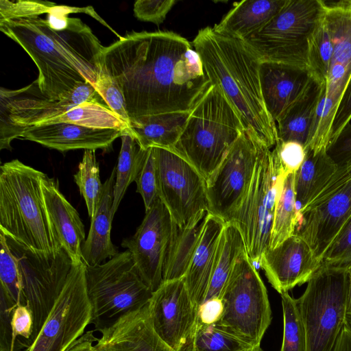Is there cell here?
I'll use <instances>...</instances> for the list:
<instances>
[{"mask_svg":"<svg viewBox=\"0 0 351 351\" xmlns=\"http://www.w3.org/2000/svg\"><path fill=\"white\" fill-rule=\"evenodd\" d=\"M347 171L348 173L351 176V162H349L347 165Z\"/></svg>","mask_w":351,"mask_h":351,"instance_id":"obj_53","label":"cell"},{"mask_svg":"<svg viewBox=\"0 0 351 351\" xmlns=\"http://www.w3.org/2000/svg\"><path fill=\"white\" fill-rule=\"evenodd\" d=\"M41 185L49 219L58 242L73 265L83 262L82 245L86 234L78 212L61 193L57 180L45 174Z\"/></svg>","mask_w":351,"mask_h":351,"instance_id":"obj_24","label":"cell"},{"mask_svg":"<svg viewBox=\"0 0 351 351\" xmlns=\"http://www.w3.org/2000/svg\"><path fill=\"white\" fill-rule=\"evenodd\" d=\"M99 62L121 90L130 121L190 112L211 84L191 43L171 31L128 33L104 47Z\"/></svg>","mask_w":351,"mask_h":351,"instance_id":"obj_1","label":"cell"},{"mask_svg":"<svg viewBox=\"0 0 351 351\" xmlns=\"http://www.w3.org/2000/svg\"><path fill=\"white\" fill-rule=\"evenodd\" d=\"M274 148L285 172L287 174L296 173L305 159V147L296 141L278 140Z\"/></svg>","mask_w":351,"mask_h":351,"instance_id":"obj_45","label":"cell"},{"mask_svg":"<svg viewBox=\"0 0 351 351\" xmlns=\"http://www.w3.org/2000/svg\"><path fill=\"white\" fill-rule=\"evenodd\" d=\"M295 233L322 261L351 219V180L324 201L298 213Z\"/></svg>","mask_w":351,"mask_h":351,"instance_id":"obj_19","label":"cell"},{"mask_svg":"<svg viewBox=\"0 0 351 351\" xmlns=\"http://www.w3.org/2000/svg\"><path fill=\"white\" fill-rule=\"evenodd\" d=\"M247 351H263V350L260 346L253 347V348L247 350Z\"/></svg>","mask_w":351,"mask_h":351,"instance_id":"obj_52","label":"cell"},{"mask_svg":"<svg viewBox=\"0 0 351 351\" xmlns=\"http://www.w3.org/2000/svg\"><path fill=\"white\" fill-rule=\"evenodd\" d=\"M221 298L223 311L215 324L252 348L260 346L271 309L266 287L247 252L237 260Z\"/></svg>","mask_w":351,"mask_h":351,"instance_id":"obj_10","label":"cell"},{"mask_svg":"<svg viewBox=\"0 0 351 351\" xmlns=\"http://www.w3.org/2000/svg\"><path fill=\"white\" fill-rule=\"evenodd\" d=\"M125 130L93 128L69 123L15 126L8 136L5 148L11 150V142L16 138L23 137L62 152L80 149L107 150Z\"/></svg>","mask_w":351,"mask_h":351,"instance_id":"obj_20","label":"cell"},{"mask_svg":"<svg viewBox=\"0 0 351 351\" xmlns=\"http://www.w3.org/2000/svg\"><path fill=\"white\" fill-rule=\"evenodd\" d=\"M250 345L215 324L198 323L180 351H247Z\"/></svg>","mask_w":351,"mask_h":351,"instance_id":"obj_36","label":"cell"},{"mask_svg":"<svg viewBox=\"0 0 351 351\" xmlns=\"http://www.w3.org/2000/svg\"><path fill=\"white\" fill-rule=\"evenodd\" d=\"M225 224L223 220L208 213L183 278L191 300L198 308L207 293Z\"/></svg>","mask_w":351,"mask_h":351,"instance_id":"obj_25","label":"cell"},{"mask_svg":"<svg viewBox=\"0 0 351 351\" xmlns=\"http://www.w3.org/2000/svg\"><path fill=\"white\" fill-rule=\"evenodd\" d=\"M12 335L13 349L14 344L18 337H21L25 339L23 343H21L20 347H22L30 340L32 328H33V318L32 313L27 306L19 305L13 311L11 315L10 321Z\"/></svg>","mask_w":351,"mask_h":351,"instance_id":"obj_46","label":"cell"},{"mask_svg":"<svg viewBox=\"0 0 351 351\" xmlns=\"http://www.w3.org/2000/svg\"><path fill=\"white\" fill-rule=\"evenodd\" d=\"M287 174L276 151L258 143V156L248 191L231 221L239 230L247 254L259 264L269 249L278 196Z\"/></svg>","mask_w":351,"mask_h":351,"instance_id":"obj_8","label":"cell"},{"mask_svg":"<svg viewBox=\"0 0 351 351\" xmlns=\"http://www.w3.org/2000/svg\"><path fill=\"white\" fill-rule=\"evenodd\" d=\"M192 44L210 84L223 92L245 130L258 144L273 148L278 141L277 128L262 95L260 59L242 39L214 27L199 30Z\"/></svg>","mask_w":351,"mask_h":351,"instance_id":"obj_3","label":"cell"},{"mask_svg":"<svg viewBox=\"0 0 351 351\" xmlns=\"http://www.w3.org/2000/svg\"><path fill=\"white\" fill-rule=\"evenodd\" d=\"M324 84L311 77L304 92L276 121L278 141H296L306 147Z\"/></svg>","mask_w":351,"mask_h":351,"instance_id":"obj_27","label":"cell"},{"mask_svg":"<svg viewBox=\"0 0 351 351\" xmlns=\"http://www.w3.org/2000/svg\"><path fill=\"white\" fill-rule=\"evenodd\" d=\"M325 12L322 0H288L269 22L242 40L261 61L308 69L311 40Z\"/></svg>","mask_w":351,"mask_h":351,"instance_id":"obj_7","label":"cell"},{"mask_svg":"<svg viewBox=\"0 0 351 351\" xmlns=\"http://www.w3.org/2000/svg\"><path fill=\"white\" fill-rule=\"evenodd\" d=\"M223 311L221 298L205 300L198 308V321L204 324H215L219 321Z\"/></svg>","mask_w":351,"mask_h":351,"instance_id":"obj_49","label":"cell"},{"mask_svg":"<svg viewBox=\"0 0 351 351\" xmlns=\"http://www.w3.org/2000/svg\"><path fill=\"white\" fill-rule=\"evenodd\" d=\"M246 252L243 237L232 223H226L205 300L221 298L239 258Z\"/></svg>","mask_w":351,"mask_h":351,"instance_id":"obj_31","label":"cell"},{"mask_svg":"<svg viewBox=\"0 0 351 351\" xmlns=\"http://www.w3.org/2000/svg\"><path fill=\"white\" fill-rule=\"evenodd\" d=\"M176 3L175 0H138L134 4V14L140 21L159 25Z\"/></svg>","mask_w":351,"mask_h":351,"instance_id":"obj_44","label":"cell"},{"mask_svg":"<svg viewBox=\"0 0 351 351\" xmlns=\"http://www.w3.org/2000/svg\"><path fill=\"white\" fill-rule=\"evenodd\" d=\"M0 29L34 62L35 83L43 96L58 100L82 84H95L104 46L80 19L69 17L62 30L39 16L11 19L0 21Z\"/></svg>","mask_w":351,"mask_h":351,"instance_id":"obj_2","label":"cell"},{"mask_svg":"<svg viewBox=\"0 0 351 351\" xmlns=\"http://www.w3.org/2000/svg\"><path fill=\"white\" fill-rule=\"evenodd\" d=\"M176 223L158 198L145 215L134 234L121 246L130 251L143 281L154 292L163 282L165 264Z\"/></svg>","mask_w":351,"mask_h":351,"instance_id":"obj_17","label":"cell"},{"mask_svg":"<svg viewBox=\"0 0 351 351\" xmlns=\"http://www.w3.org/2000/svg\"><path fill=\"white\" fill-rule=\"evenodd\" d=\"M86 265H73L64 286L36 337L23 351H66L92 319Z\"/></svg>","mask_w":351,"mask_h":351,"instance_id":"obj_14","label":"cell"},{"mask_svg":"<svg viewBox=\"0 0 351 351\" xmlns=\"http://www.w3.org/2000/svg\"><path fill=\"white\" fill-rule=\"evenodd\" d=\"M116 167L103 184L101 195L90 218L88 237L82 245V258L86 266H96L116 256L119 252L111 241L112 207Z\"/></svg>","mask_w":351,"mask_h":351,"instance_id":"obj_26","label":"cell"},{"mask_svg":"<svg viewBox=\"0 0 351 351\" xmlns=\"http://www.w3.org/2000/svg\"><path fill=\"white\" fill-rule=\"evenodd\" d=\"M153 148L159 198L178 226L189 227L208 213L206 180L175 151Z\"/></svg>","mask_w":351,"mask_h":351,"instance_id":"obj_13","label":"cell"},{"mask_svg":"<svg viewBox=\"0 0 351 351\" xmlns=\"http://www.w3.org/2000/svg\"><path fill=\"white\" fill-rule=\"evenodd\" d=\"M258 265L280 294L308 282L321 267L310 246L297 233L266 250Z\"/></svg>","mask_w":351,"mask_h":351,"instance_id":"obj_21","label":"cell"},{"mask_svg":"<svg viewBox=\"0 0 351 351\" xmlns=\"http://www.w3.org/2000/svg\"><path fill=\"white\" fill-rule=\"evenodd\" d=\"M134 182L136 184V192L143 198L146 212L159 198L156 160L153 147L147 149L143 157Z\"/></svg>","mask_w":351,"mask_h":351,"instance_id":"obj_40","label":"cell"},{"mask_svg":"<svg viewBox=\"0 0 351 351\" xmlns=\"http://www.w3.org/2000/svg\"><path fill=\"white\" fill-rule=\"evenodd\" d=\"M97 337L93 330L87 331L76 340L66 351H98L95 347Z\"/></svg>","mask_w":351,"mask_h":351,"instance_id":"obj_50","label":"cell"},{"mask_svg":"<svg viewBox=\"0 0 351 351\" xmlns=\"http://www.w3.org/2000/svg\"><path fill=\"white\" fill-rule=\"evenodd\" d=\"M244 130L240 117L223 92L210 84L190 111L172 150L188 160L206 180Z\"/></svg>","mask_w":351,"mask_h":351,"instance_id":"obj_5","label":"cell"},{"mask_svg":"<svg viewBox=\"0 0 351 351\" xmlns=\"http://www.w3.org/2000/svg\"><path fill=\"white\" fill-rule=\"evenodd\" d=\"M258 143L244 130L217 169L206 180L208 213L231 221L252 180Z\"/></svg>","mask_w":351,"mask_h":351,"instance_id":"obj_15","label":"cell"},{"mask_svg":"<svg viewBox=\"0 0 351 351\" xmlns=\"http://www.w3.org/2000/svg\"><path fill=\"white\" fill-rule=\"evenodd\" d=\"M288 0H244L236 2L213 27L227 35L242 39L269 22Z\"/></svg>","mask_w":351,"mask_h":351,"instance_id":"obj_28","label":"cell"},{"mask_svg":"<svg viewBox=\"0 0 351 351\" xmlns=\"http://www.w3.org/2000/svg\"><path fill=\"white\" fill-rule=\"evenodd\" d=\"M350 274V285L346 305V322L351 326V267L348 269Z\"/></svg>","mask_w":351,"mask_h":351,"instance_id":"obj_51","label":"cell"},{"mask_svg":"<svg viewBox=\"0 0 351 351\" xmlns=\"http://www.w3.org/2000/svg\"><path fill=\"white\" fill-rule=\"evenodd\" d=\"M85 277L92 308L90 324L95 331L100 332L121 317L145 306L153 293L127 250L100 265H86Z\"/></svg>","mask_w":351,"mask_h":351,"instance_id":"obj_6","label":"cell"},{"mask_svg":"<svg viewBox=\"0 0 351 351\" xmlns=\"http://www.w3.org/2000/svg\"><path fill=\"white\" fill-rule=\"evenodd\" d=\"M40 92V91H39ZM0 149H4L8 136L15 126L40 125L84 102L106 105L93 84H80L58 100L35 95L29 86L16 90L1 88ZM107 106V105H106Z\"/></svg>","mask_w":351,"mask_h":351,"instance_id":"obj_16","label":"cell"},{"mask_svg":"<svg viewBox=\"0 0 351 351\" xmlns=\"http://www.w3.org/2000/svg\"><path fill=\"white\" fill-rule=\"evenodd\" d=\"M261 92L266 108L275 121L304 92L311 76L308 69L261 61Z\"/></svg>","mask_w":351,"mask_h":351,"instance_id":"obj_23","label":"cell"},{"mask_svg":"<svg viewBox=\"0 0 351 351\" xmlns=\"http://www.w3.org/2000/svg\"><path fill=\"white\" fill-rule=\"evenodd\" d=\"M350 285L347 269L320 267L296 299L306 351H335L346 322Z\"/></svg>","mask_w":351,"mask_h":351,"instance_id":"obj_9","label":"cell"},{"mask_svg":"<svg viewBox=\"0 0 351 351\" xmlns=\"http://www.w3.org/2000/svg\"><path fill=\"white\" fill-rule=\"evenodd\" d=\"M152 325L169 346L180 351L198 323L193 303L183 278L163 282L147 304Z\"/></svg>","mask_w":351,"mask_h":351,"instance_id":"obj_18","label":"cell"},{"mask_svg":"<svg viewBox=\"0 0 351 351\" xmlns=\"http://www.w3.org/2000/svg\"><path fill=\"white\" fill-rule=\"evenodd\" d=\"M322 1L334 52L306 146L314 153L326 150L333 120L351 80V15L337 1Z\"/></svg>","mask_w":351,"mask_h":351,"instance_id":"obj_12","label":"cell"},{"mask_svg":"<svg viewBox=\"0 0 351 351\" xmlns=\"http://www.w3.org/2000/svg\"><path fill=\"white\" fill-rule=\"evenodd\" d=\"M96 347L98 351H177L154 330L147 305L103 330Z\"/></svg>","mask_w":351,"mask_h":351,"instance_id":"obj_22","label":"cell"},{"mask_svg":"<svg viewBox=\"0 0 351 351\" xmlns=\"http://www.w3.org/2000/svg\"><path fill=\"white\" fill-rule=\"evenodd\" d=\"M338 169L326 150L314 153L306 149L305 159L295 176L298 210L308 205Z\"/></svg>","mask_w":351,"mask_h":351,"instance_id":"obj_30","label":"cell"},{"mask_svg":"<svg viewBox=\"0 0 351 351\" xmlns=\"http://www.w3.org/2000/svg\"><path fill=\"white\" fill-rule=\"evenodd\" d=\"M326 152L338 166L351 162V123L344 127Z\"/></svg>","mask_w":351,"mask_h":351,"instance_id":"obj_47","label":"cell"},{"mask_svg":"<svg viewBox=\"0 0 351 351\" xmlns=\"http://www.w3.org/2000/svg\"><path fill=\"white\" fill-rule=\"evenodd\" d=\"M295 173L287 176L278 196L271 231L269 249H274L295 233L298 224L295 193Z\"/></svg>","mask_w":351,"mask_h":351,"instance_id":"obj_34","label":"cell"},{"mask_svg":"<svg viewBox=\"0 0 351 351\" xmlns=\"http://www.w3.org/2000/svg\"><path fill=\"white\" fill-rule=\"evenodd\" d=\"M283 337L280 351H306V338L296 299L288 292L280 294Z\"/></svg>","mask_w":351,"mask_h":351,"instance_id":"obj_39","label":"cell"},{"mask_svg":"<svg viewBox=\"0 0 351 351\" xmlns=\"http://www.w3.org/2000/svg\"><path fill=\"white\" fill-rule=\"evenodd\" d=\"M45 173L18 159L0 168V231L39 253L62 247L49 219L42 189Z\"/></svg>","mask_w":351,"mask_h":351,"instance_id":"obj_4","label":"cell"},{"mask_svg":"<svg viewBox=\"0 0 351 351\" xmlns=\"http://www.w3.org/2000/svg\"><path fill=\"white\" fill-rule=\"evenodd\" d=\"M121 146L116 167L112 215L114 216L129 185L135 181L141 161L147 149H142L126 129L121 136Z\"/></svg>","mask_w":351,"mask_h":351,"instance_id":"obj_33","label":"cell"},{"mask_svg":"<svg viewBox=\"0 0 351 351\" xmlns=\"http://www.w3.org/2000/svg\"><path fill=\"white\" fill-rule=\"evenodd\" d=\"M94 86L108 107L130 127V119L126 110L124 97L114 80L100 70Z\"/></svg>","mask_w":351,"mask_h":351,"instance_id":"obj_41","label":"cell"},{"mask_svg":"<svg viewBox=\"0 0 351 351\" xmlns=\"http://www.w3.org/2000/svg\"><path fill=\"white\" fill-rule=\"evenodd\" d=\"M189 112H169L136 118L130 121L129 130L142 149H172L183 130Z\"/></svg>","mask_w":351,"mask_h":351,"instance_id":"obj_29","label":"cell"},{"mask_svg":"<svg viewBox=\"0 0 351 351\" xmlns=\"http://www.w3.org/2000/svg\"><path fill=\"white\" fill-rule=\"evenodd\" d=\"M321 266L347 269L351 267V219L327 250Z\"/></svg>","mask_w":351,"mask_h":351,"instance_id":"obj_42","label":"cell"},{"mask_svg":"<svg viewBox=\"0 0 351 351\" xmlns=\"http://www.w3.org/2000/svg\"><path fill=\"white\" fill-rule=\"evenodd\" d=\"M73 179L84 199L88 217L91 218L95 212L103 188L95 150H84Z\"/></svg>","mask_w":351,"mask_h":351,"instance_id":"obj_37","label":"cell"},{"mask_svg":"<svg viewBox=\"0 0 351 351\" xmlns=\"http://www.w3.org/2000/svg\"><path fill=\"white\" fill-rule=\"evenodd\" d=\"M5 236L16 257L22 304L27 306L33 318L31 339L23 346L26 348L45 322L64 286L73 263L62 248L51 254L39 253Z\"/></svg>","mask_w":351,"mask_h":351,"instance_id":"obj_11","label":"cell"},{"mask_svg":"<svg viewBox=\"0 0 351 351\" xmlns=\"http://www.w3.org/2000/svg\"><path fill=\"white\" fill-rule=\"evenodd\" d=\"M0 21L39 16L48 13L56 4L40 1L1 0Z\"/></svg>","mask_w":351,"mask_h":351,"instance_id":"obj_43","label":"cell"},{"mask_svg":"<svg viewBox=\"0 0 351 351\" xmlns=\"http://www.w3.org/2000/svg\"><path fill=\"white\" fill-rule=\"evenodd\" d=\"M56 123H69L88 128L120 130L129 128L128 124L106 105L99 102L82 103L44 121L40 125Z\"/></svg>","mask_w":351,"mask_h":351,"instance_id":"obj_35","label":"cell"},{"mask_svg":"<svg viewBox=\"0 0 351 351\" xmlns=\"http://www.w3.org/2000/svg\"><path fill=\"white\" fill-rule=\"evenodd\" d=\"M208 214L184 228L176 224L165 264L163 282L184 277Z\"/></svg>","mask_w":351,"mask_h":351,"instance_id":"obj_32","label":"cell"},{"mask_svg":"<svg viewBox=\"0 0 351 351\" xmlns=\"http://www.w3.org/2000/svg\"><path fill=\"white\" fill-rule=\"evenodd\" d=\"M350 120L351 80L343 95L333 120L330 134L329 145L337 137L344 127L350 123Z\"/></svg>","mask_w":351,"mask_h":351,"instance_id":"obj_48","label":"cell"},{"mask_svg":"<svg viewBox=\"0 0 351 351\" xmlns=\"http://www.w3.org/2000/svg\"><path fill=\"white\" fill-rule=\"evenodd\" d=\"M333 52L334 45L324 15L311 40L308 56L311 76L320 84H326Z\"/></svg>","mask_w":351,"mask_h":351,"instance_id":"obj_38","label":"cell"}]
</instances>
